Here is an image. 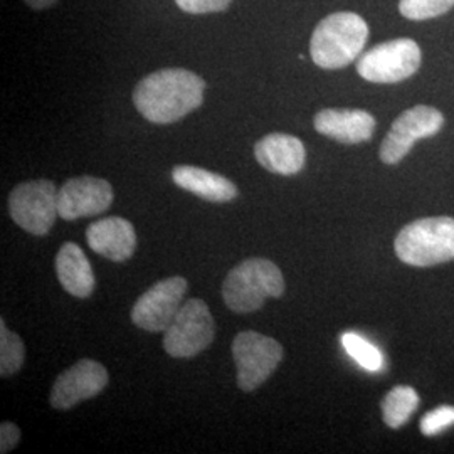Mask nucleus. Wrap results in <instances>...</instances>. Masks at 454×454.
I'll list each match as a JSON object with an SVG mask.
<instances>
[{
    "mask_svg": "<svg viewBox=\"0 0 454 454\" xmlns=\"http://www.w3.org/2000/svg\"><path fill=\"white\" fill-rule=\"evenodd\" d=\"M341 345L347 350V354L357 362L358 365H362L365 371L369 372H379L384 365V357L380 354V350L365 340L364 337H360L354 332H347L341 335Z\"/></svg>",
    "mask_w": 454,
    "mask_h": 454,
    "instance_id": "aec40b11",
    "label": "nucleus"
},
{
    "mask_svg": "<svg viewBox=\"0 0 454 454\" xmlns=\"http://www.w3.org/2000/svg\"><path fill=\"white\" fill-rule=\"evenodd\" d=\"M29 7H33L35 11H41V9H48L51 7L56 0H24Z\"/></svg>",
    "mask_w": 454,
    "mask_h": 454,
    "instance_id": "393cba45",
    "label": "nucleus"
},
{
    "mask_svg": "<svg viewBox=\"0 0 454 454\" xmlns=\"http://www.w3.org/2000/svg\"><path fill=\"white\" fill-rule=\"evenodd\" d=\"M215 335V324L209 307L200 298L184 301L163 337L165 352L174 358H192L202 354Z\"/></svg>",
    "mask_w": 454,
    "mask_h": 454,
    "instance_id": "39448f33",
    "label": "nucleus"
},
{
    "mask_svg": "<svg viewBox=\"0 0 454 454\" xmlns=\"http://www.w3.org/2000/svg\"><path fill=\"white\" fill-rule=\"evenodd\" d=\"M20 441V429L14 422H2L0 424V453H11Z\"/></svg>",
    "mask_w": 454,
    "mask_h": 454,
    "instance_id": "b1692460",
    "label": "nucleus"
},
{
    "mask_svg": "<svg viewBox=\"0 0 454 454\" xmlns=\"http://www.w3.org/2000/svg\"><path fill=\"white\" fill-rule=\"evenodd\" d=\"M254 157L262 168L278 176H294L303 170L307 150L300 138L288 133H270L254 145Z\"/></svg>",
    "mask_w": 454,
    "mask_h": 454,
    "instance_id": "2eb2a0df",
    "label": "nucleus"
},
{
    "mask_svg": "<svg viewBox=\"0 0 454 454\" xmlns=\"http://www.w3.org/2000/svg\"><path fill=\"white\" fill-rule=\"evenodd\" d=\"M397 258L411 266H434L454 260L453 217H426L403 227L395 238Z\"/></svg>",
    "mask_w": 454,
    "mask_h": 454,
    "instance_id": "20e7f679",
    "label": "nucleus"
},
{
    "mask_svg": "<svg viewBox=\"0 0 454 454\" xmlns=\"http://www.w3.org/2000/svg\"><path fill=\"white\" fill-rule=\"evenodd\" d=\"M418 406V392L409 386H397L390 390L382 401V418L389 427L399 429L409 421V418L414 414Z\"/></svg>",
    "mask_w": 454,
    "mask_h": 454,
    "instance_id": "a211bd4d",
    "label": "nucleus"
},
{
    "mask_svg": "<svg viewBox=\"0 0 454 454\" xmlns=\"http://www.w3.org/2000/svg\"><path fill=\"white\" fill-rule=\"evenodd\" d=\"M24 343L22 339L11 332L4 318L0 320V377L7 379L19 372L24 364Z\"/></svg>",
    "mask_w": 454,
    "mask_h": 454,
    "instance_id": "6ab92c4d",
    "label": "nucleus"
},
{
    "mask_svg": "<svg viewBox=\"0 0 454 454\" xmlns=\"http://www.w3.org/2000/svg\"><path fill=\"white\" fill-rule=\"evenodd\" d=\"M56 276L66 292L74 298H88L95 292L97 278L78 244L65 243L56 254Z\"/></svg>",
    "mask_w": 454,
    "mask_h": 454,
    "instance_id": "dca6fc26",
    "label": "nucleus"
},
{
    "mask_svg": "<svg viewBox=\"0 0 454 454\" xmlns=\"http://www.w3.org/2000/svg\"><path fill=\"white\" fill-rule=\"evenodd\" d=\"M442 125L444 116L436 108L426 105L409 108L392 123L387 137L380 145V160L387 165L401 162L416 142L434 137Z\"/></svg>",
    "mask_w": 454,
    "mask_h": 454,
    "instance_id": "1a4fd4ad",
    "label": "nucleus"
},
{
    "mask_svg": "<svg viewBox=\"0 0 454 454\" xmlns=\"http://www.w3.org/2000/svg\"><path fill=\"white\" fill-rule=\"evenodd\" d=\"M172 180L180 189L215 204L229 202L239 194L238 187L224 176L194 165L174 167Z\"/></svg>",
    "mask_w": 454,
    "mask_h": 454,
    "instance_id": "f3484780",
    "label": "nucleus"
},
{
    "mask_svg": "<svg viewBox=\"0 0 454 454\" xmlns=\"http://www.w3.org/2000/svg\"><path fill=\"white\" fill-rule=\"evenodd\" d=\"M114 199V187L108 180L93 176L69 179L58 194L59 217L65 221H76L99 215L110 209Z\"/></svg>",
    "mask_w": 454,
    "mask_h": 454,
    "instance_id": "f8f14e48",
    "label": "nucleus"
},
{
    "mask_svg": "<svg viewBox=\"0 0 454 454\" xmlns=\"http://www.w3.org/2000/svg\"><path fill=\"white\" fill-rule=\"evenodd\" d=\"M369 26L356 12H335L315 27L309 56L322 69H340L354 63L365 48Z\"/></svg>",
    "mask_w": 454,
    "mask_h": 454,
    "instance_id": "f03ea898",
    "label": "nucleus"
},
{
    "mask_svg": "<svg viewBox=\"0 0 454 454\" xmlns=\"http://www.w3.org/2000/svg\"><path fill=\"white\" fill-rule=\"evenodd\" d=\"M454 0H401L399 11L411 20H426L446 14L453 9Z\"/></svg>",
    "mask_w": 454,
    "mask_h": 454,
    "instance_id": "412c9836",
    "label": "nucleus"
},
{
    "mask_svg": "<svg viewBox=\"0 0 454 454\" xmlns=\"http://www.w3.org/2000/svg\"><path fill=\"white\" fill-rule=\"evenodd\" d=\"M187 279L182 276L165 278L150 286L133 305L131 322L146 332H165L182 309L187 293Z\"/></svg>",
    "mask_w": 454,
    "mask_h": 454,
    "instance_id": "9d476101",
    "label": "nucleus"
},
{
    "mask_svg": "<svg viewBox=\"0 0 454 454\" xmlns=\"http://www.w3.org/2000/svg\"><path fill=\"white\" fill-rule=\"evenodd\" d=\"M285 278L273 261L249 258L229 271L223 285V298L234 313H253L266 300L285 293Z\"/></svg>",
    "mask_w": 454,
    "mask_h": 454,
    "instance_id": "7ed1b4c3",
    "label": "nucleus"
},
{
    "mask_svg": "<svg viewBox=\"0 0 454 454\" xmlns=\"http://www.w3.org/2000/svg\"><path fill=\"white\" fill-rule=\"evenodd\" d=\"M315 130L335 142L354 145L372 138L375 118L365 110L326 108L315 114Z\"/></svg>",
    "mask_w": 454,
    "mask_h": 454,
    "instance_id": "4468645a",
    "label": "nucleus"
},
{
    "mask_svg": "<svg viewBox=\"0 0 454 454\" xmlns=\"http://www.w3.org/2000/svg\"><path fill=\"white\" fill-rule=\"evenodd\" d=\"M454 424V407L441 406L427 412L421 421L422 434L436 436Z\"/></svg>",
    "mask_w": 454,
    "mask_h": 454,
    "instance_id": "4be33fe9",
    "label": "nucleus"
},
{
    "mask_svg": "<svg viewBox=\"0 0 454 454\" xmlns=\"http://www.w3.org/2000/svg\"><path fill=\"white\" fill-rule=\"evenodd\" d=\"M110 375L103 364L82 358L67 371L58 375L52 384L49 403L58 411H67L82 401L93 399L108 386Z\"/></svg>",
    "mask_w": 454,
    "mask_h": 454,
    "instance_id": "9b49d317",
    "label": "nucleus"
},
{
    "mask_svg": "<svg viewBox=\"0 0 454 454\" xmlns=\"http://www.w3.org/2000/svg\"><path fill=\"white\" fill-rule=\"evenodd\" d=\"M285 350L279 341L258 332H241L232 341V358L238 367V386L253 392L262 386L283 360Z\"/></svg>",
    "mask_w": 454,
    "mask_h": 454,
    "instance_id": "6e6552de",
    "label": "nucleus"
},
{
    "mask_svg": "<svg viewBox=\"0 0 454 454\" xmlns=\"http://www.w3.org/2000/svg\"><path fill=\"white\" fill-rule=\"evenodd\" d=\"M58 194L51 180H29L12 189L9 212L17 226L34 236H46L59 217Z\"/></svg>",
    "mask_w": 454,
    "mask_h": 454,
    "instance_id": "423d86ee",
    "label": "nucleus"
},
{
    "mask_svg": "<svg viewBox=\"0 0 454 454\" xmlns=\"http://www.w3.org/2000/svg\"><path fill=\"white\" fill-rule=\"evenodd\" d=\"M421 66V49L412 39H392L377 44L362 54L357 73L365 82L379 84L401 82L418 73Z\"/></svg>",
    "mask_w": 454,
    "mask_h": 454,
    "instance_id": "0eeeda50",
    "label": "nucleus"
},
{
    "mask_svg": "<svg viewBox=\"0 0 454 454\" xmlns=\"http://www.w3.org/2000/svg\"><path fill=\"white\" fill-rule=\"evenodd\" d=\"M232 0H176V4L187 14H212L223 12Z\"/></svg>",
    "mask_w": 454,
    "mask_h": 454,
    "instance_id": "5701e85b",
    "label": "nucleus"
},
{
    "mask_svg": "<svg viewBox=\"0 0 454 454\" xmlns=\"http://www.w3.org/2000/svg\"><path fill=\"white\" fill-rule=\"evenodd\" d=\"M86 243L106 260H130L137 249V232L130 221L112 215L95 221L86 229Z\"/></svg>",
    "mask_w": 454,
    "mask_h": 454,
    "instance_id": "ddd939ff",
    "label": "nucleus"
},
{
    "mask_svg": "<svg viewBox=\"0 0 454 454\" xmlns=\"http://www.w3.org/2000/svg\"><path fill=\"white\" fill-rule=\"evenodd\" d=\"M206 82L189 69L167 67L145 76L133 90L138 114L150 123L170 125L204 103Z\"/></svg>",
    "mask_w": 454,
    "mask_h": 454,
    "instance_id": "f257e3e1",
    "label": "nucleus"
}]
</instances>
